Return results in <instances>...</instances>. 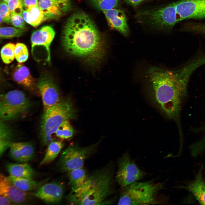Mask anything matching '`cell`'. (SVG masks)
<instances>
[{"label":"cell","mask_w":205,"mask_h":205,"mask_svg":"<svg viewBox=\"0 0 205 205\" xmlns=\"http://www.w3.org/2000/svg\"><path fill=\"white\" fill-rule=\"evenodd\" d=\"M203 65L195 57L180 68L169 70L156 67L147 71L153 99L168 118L178 121L182 100L187 92L189 78L194 71Z\"/></svg>","instance_id":"cell-1"},{"label":"cell","mask_w":205,"mask_h":205,"mask_svg":"<svg viewBox=\"0 0 205 205\" xmlns=\"http://www.w3.org/2000/svg\"><path fill=\"white\" fill-rule=\"evenodd\" d=\"M63 46L67 52L80 57L93 58L101 55L103 43L95 24L82 12L71 16L62 32Z\"/></svg>","instance_id":"cell-2"},{"label":"cell","mask_w":205,"mask_h":205,"mask_svg":"<svg viewBox=\"0 0 205 205\" xmlns=\"http://www.w3.org/2000/svg\"><path fill=\"white\" fill-rule=\"evenodd\" d=\"M112 176L109 169L96 171L88 176L79 188L71 191L67 196L68 204L73 205L102 204L113 191Z\"/></svg>","instance_id":"cell-3"},{"label":"cell","mask_w":205,"mask_h":205,"mask_svg":"<svg viewBox=\"0 0 205 205\" xmlns=\"http://www.w3.org/2000/svg\"><path fill=\"white\" fill-rule=\"evenodd\" d=\"M76 117L75 110L69 99L61 100L56 105L44 111L40 132L43 144L48 145L53 141V135L62 123Z\"/></svg>","instance_id":"cell-4"},{"label":"cell","mask_w":205,"mask_h":205,"mask_svg":"<svg viewBox=\"0 0 205 205\" xmlns=\"http://www.w3.org/2000/svg\"><path fill=\"white\" fill-rule=\"evenodd\" d=\"M136 17L141 25L158 31H171L178 22L175 2L140 11Z\"/></svg>","instance_id":"cell-5"},{"label":"cell","mask_w":205,"mask_h":205,"mask_svg":"<svg viewBox=\"0 0 205 205\" xmlns=\"http://www.w3.org/2000/svg\"><path fill=\"white\" fill-rule=\"evenodd\" d=\"M163 186V183L152 181L135 182L122 188L118 204H155L158 194Z\"/></svg>","instance_id":"cell-6"},{"label":"cell","mask_w":205,"mask_h":205,"mask_svg":"<svg viewBox=\"0 0 205 205\" xmlns=\"http://www.w3.org/2000/svg\"><path fill=\"white\" fill-rule=\"evenodd\" d=\"M31 103L22 92L10 91L1 95L0 117L3 121L14 119L29 109Z\"/></svg>","instance_id":"cell-7"},{"label":"cell","mask_w":205,"mask_h":205,"mask_svg":"<svg viewBox=\"0 0 205 205\" xmlns=\"http://www.w3.org/2000/svg\"><path fill=\"white\" fill-rule=\"evenodd\" d=\"M55 34L53 28L48 25L44 26L32 33L31 38V52L36 61L50 62V47Z\"/></svg>","instance_id":"cell-8"},{"label":"cell","mask_w":205,"mask_h":205,"mask_svg":"<svg viewBox=\"0 0 205 205\" xmlns=\"http://www.w3.org/2000/svg\"><path fill=\"white\" fill-rule=\"evenodd\" d=\"M91 149V147H81L76 145L69 146L61 154L58 162L60 170L68 172L83 167Z\"/></svg>","instance_id":"cell-9"},{"label":"cell","mask_w":205,"mask_h":205,"mask_svg":"<svg viewBox=\"0 0 205 205\" xmlns=\"http://www.w3.org/2000/svg\"><path fill=\"white\" fill-rule=\"evenodd\" d=\"M115 177L118 184L122 188L143 178L145 173L137 166L128 153L119 158Z\"/></svg>","instance_id":"cell-10"},{"label":"cell","mask_w":205,"mask_h":205,"mask_svg":"<svg viewBox=\"0 0 205 205\" xmlns=\"http://www.w3.org/2000/svg\"><path fill=\"white\" fill-rule=\"evenodd\" d=\"M175 2L178 22L185 20L205 19V0H181Z\"/></svg>","instance_id":"cell-11"},{"label":"cell","mask_w":205,"mask_h":205,"mask_svg":"<svg viewBox=\"0 0 205 205\" xmlns=\"http://www.w3.org/2000/svg\"><path fill=\"white\" fill-rule=\"evenodd\" d=\"M37 86L42 99L44 111L59 103L61 101L58 89L50 77L44 75L37 81Z\"/></svg>","instance_id":"cell-12"},{"label":"cell","mask_w":205,"mask_h":205,"mask_svg":"<svg viewBox=\"0 0 205 205\" xmlns=\"http://www.w3.org/2000/svg\"><path fill=\"white\" fill-rule=\"evenodd\" d=\"M64 192V187L62 183L51 182L40 185L31 194L46 204H54L61 202Z\"/></svg>","instance_id":"cell-13"},{"label":"cell","mask_w":205,"mask_h":205,"mask_svg":"<svg viewBox=\"0 0 205 205\" xmlns=\"http://www.w3.org/2000/svg\"><path fill=\"white\" fill-rule=\"evenodd\" d=\"M0 195L7 197L15 204L25 203L28 198L26 192L17 188L2 174L0 175Z\"/></svg>","instance_id":"cell-14"},{"label":"cell","mask_w":205,"mask_h":205,"mask_svg":"<svg viewBox=\"0 0 205 205\" xmlns=\"http://www.w3.org/2000/svg\"><path fill=\"white\" fill-rule=\"evenodd\" d=\"M9 148L10 157L18 162L29 161L35 155L34 146L30 142H13Z\"/></svg>","instance_id":"cell-15"},{"label":"cell","mask_w":205,"mask_h":205,"mask_svg":"<svg viewBox=\"0 0 205 205\" xmlns=\"http://www.w3.org/2000/svg\"><path fill=\"white\" fill-rule=\"evenodd\" d=\"M110 26L127 36L129 30L125 14L123 11L112 9L103 12Z\"/></svg>","instance_id":"cell-16"},{"label":"cell","mask_w":205,"mask_h":205,"mask_svg":"<svg viewBox=\"0 0 205 205\" xmlns=\"http://www.w3.org/2000/svg\"><path fill=\"white\" fill-rule=\"evenodd\" d=\"M38 6L46 20L60 16L70 9L71 5L56 0H40L38 1Z\"/></svg>","instance_id":"cell-17"},{"label":"cell","mask_w":205,"mask_h":205,"mask_svg":"<svg viewBox=\"0 0 205 205\" xmlns=\"http://www.w3.org/2000/svg\"><path fill=\"white\" fill-rule=\"evenodd\" d=\"M14 80L18 84L28 89H33L35 86L34 79L30 74L28 69L19 63L13 73Z\"/></svg>","instance_id":"cell-18"},{"label":"cell","mask_w":205,"mask_h":205,"mask_svg":"<svg viewBox=\"0 0 205 205\" xmlns=\"http://www.w3.org/2000/svg\"><path fill=\"white\" fill-rule=\"evenodd\" d=\"M202 167L195 179L187 186L200 204L205 205V182L202 175Z\"/></svg>","instance_id":"cell-19"},{"label":"cell","mask_w":205,"mask_h":205,"mask_svg":"<svg viewBox=\"0 0 205 205\" xmlns=\"http://www.w3.org/2000/svg\"><path fill=\"white\" fill-rule=\"evenodd\" d=\"M6 167L10 175L15 177L32 179L34 175L33 169L27 163H9Z\"/></svg>","instance_id":"cell-20"},{"label":"cell","mask_w":205,"mask_h":205,"mask_svg":"<svg viewBox=\"0 0 205 205\" xmlns=\"http://www.w3.org/2000/svg\"><path fill=\"white\" fill-rule=\"evenodd\" d=\"M1 120L0 122V155L1 157L13 142V134L11 128Z\"/></svg>","instance_id":"cell-21"},{"label":"cell","mask_w":205,"mask_h":205,"mask_svg":"<svg viewBox=\"0 0 205 205\" xmlns=\"http://www.w3.org/2000/svg\"><path fill=\"white\" fill-rule=\"evenodd\" d=\"M67 173L71 191L75 190L80 187L89 176L83 167L75 169Z\"/></svg>","instance_id":"cell-22"},{"label":"cell","mask_w":205,"mask_h":205,"mask_svg":"<svg viewBox=\"0 0 205 205\" xmlns=\"http://www.w3.org/2000/svg\"><path fill=\"white\" fill-rule=\"evenodd\" d=\"M7 177L14 185L25 192L35 190L41 185L40 183L32 179L16 177L11 175Z\"/></svg>","instance_id":"cell-23"},{"label":"cell","mask_w":205,"mask_h":205,"mask_svg":"<svg viewBox=\"0 0 205 205\" xmlns=\"http://www.w3.org/2000/svg\"><path fill=\"white\" fill-rule=\"evenodd\" d=\"M63 146L61 141H53L48 145L45 154L40 163V166L48 163L53 161L60 152Z\"/></svg>","instance_id":"cell-24"},{"label":"cell","mask_w":205,"mask_h":205,"mask_svg":"<svg viewBox=\"0 0 205 205\" xmlns=\"http://www.w3.org/2000/svg\"><path fill=\"white\" fill-rule=\"evenodd\" d=\"M27 11L26 22L36 27L46 20L42 11L38 6H32L26 9Z\"/></svg>","instance_id":"cell-25"},{"label":"cell","mask_w":205,"mask_h":205,"mask_svg":"<svg viewBox=\"0 0 205 205\" xmlns=\"http://www.w3.org/2000/svg\"><path fill=\"white\" fill-rule=\"evenodd\" d=\"M181 31L205 35V23L188 22L183 24Z\"/></svg>","instance_id":"cell-26"},{"label":"cell","mask_w":205,"mask_h":205,"mask_svg":"<svg viewBox=\"0 0 205 205\" xmlns=\"http://www.w3.org/2000/svg\"><path fill=\"white\" fill-rule=\"evenodd\" d=\"M15 45L9 43L5 45L2 48L1 54L3 62L6 64L11 63L15 57Z\"/></svg>","instance_id":"cell-27"},{"label":"cell","mask_w":205,"mask_h":205,"mask_svg":"<svg viewBox=\"0 0 205 205\" xmlns=\"http://www.w3.org/2000/svg\"><path fill=\"white\" fill-rule=\"evenodd\" d=\"M74 129L71 125L69 120L63 122L56 130V136L62 139H67L73 135Z\"/></svg>","instance_id":"cell-28"},{"label":"cell","mask_w":205,"mask_h":205,"mask_svg":"<svg viewBox=\"0 0 205 205\" xmlns=\"http://www.w3.org/2000/svg\"><path fill=\"white\" fill-rule=\"evenodd\" d=\"M24 31L12 27H1L0 36L1 38H11L18 37L23 35Z\"/></svg>","instance_id":"cell-29"},{"label":"cell","mask_w":205,"mask_h":205,"mask_svg":"<svg viewBox=\"0 0 205 205\" xmlns=\"http://www.w3.org/2000/svg\"><path fill=\"white\" fill-rule=\"evenodd\" d=\"M15 59L19 63L26 62L28 57V52L26 46L22 43H17L15 46Z\"/></svg>","instance_id":"cell-30"},{"label":"cell","mask_w":205,"mask_h":205,"mask_svg":"<svg viewBox=\"0 0 205 205\" xmlns=\"http://www.w3.org/2000/svg\"><path fill=\"white\" fill-rule=\"evenodd\" d=\"M94 5L103 12L114 8L118 5L119 0H90Z\"/></svg>","instance_id":"cell-31"},{"label":"cell","mask_w":205,"mask_h":205,"mask_svg":"<svg viewBox=\"0 0 205 205\" xmlns=\"http://www.w3.org/2000/svg\"><path fill=\"white\" fill-rule=\"evenodd\" d=\"M7 3L12 14L22 15L23 6L20 0H10Z\"/></svg>","instance_id":"cell-32"},{"label":"cell","mask_w":205,"mask_h":205,"mask_svg":"<svg viewBox=\"0 0 205 205\" xmlns=\"http://www.w3.org/2000/svg\"><path fill=\"white\" fill-rule=\"evenodd\" d=\"M11 14L7 3L4 1H1L0 5V15L3 21L7 23L11 22Z\"/></svg>","instance_id":"cell-33"},{"label":"cell","mask_w":205,"mask_h":205,"mask_svg":"<svg viewBox=\"0 0 205 205\" xmlns=\"http://www.w3.org/2000/svg\"><path fill=\"white\" fill-rule=\"evenodd\" d=\"M205 147V135L200 141L193 144L190 148L192 155L196 156L201 152Z\"/></svg>","instance_id":"cell-34"},{"label":"cell","mask_w":205,"mask_h":205,"mask_svg":"<svg viewBox=\"0 0 205 205\" xmlns=\"http://www.w3.org/2000/svg\"><path fill=\"white\" fill-rule=\"evenodd\" d=\"M22 15L11 14V22L15 27L21 29L25 28V23Z\"/></svg>","instance_id":"cell-35"},{"label":"cell","mask_w":205,"mask_h":205,"mask_svg":"<svg viewBox=\"0 0 205 205\" xmlns=\"http://www.w3.org/2000/svg\"><path fill=\"white\" fill-rule=\"evenodd\" d=\"M23 7L26 9L28 7L32 6H38V1L37 0H20Z\"/></svg>","instance_id":"cell-36"},{"label":"cell","mask_w":205,"mask_h":205,"mask_svg":"<svg viewBox=\"0 0 205 205\" xmlns=\"http://www.w3.org/2000/svg\"><path fill=\"white\" fill-rule=\"evenodd\" d=\"M13 204L8 197L0 195V205H11Z\"/></svg>","instance_id":"cell-37"},{"label":"cell","mask_w":205,"mask_h":205,"mask_svg":"<svg viewBox=\"0 0 205 205\" xmlns=\"http://www.w3.org/2000/svg\"><path fill=\"white\" fill-rule=\"evenodd\" d=\"M128 4L133 6L136 7L140 5L145 0H124Z\"/></svg>","instance_id":"cell-38"},{"label":"cell","mask_w":205,"mask_h":205,"mask_svg":"<svg viewBox=\"0 0 205 205\" xmlns=\"http://www.w3.org/2000/svg\"><path fill=\"white\" fill-rule=\"evenodd\" d=\"M60 2L65 3L66 4H71L70 0H56Z\"/></svg>","instance_id":"cell-39"},{"label":"cell","mask_w":205,"mask_h":205,"mask_svg":"<svg viewBox=\"0 0 205 205\" xmlns=\"http://www.w3.org/2000/svg\"><path fill=\"white\" fill-rule=\"evenodd\" d=\"M9 0H3V1L7 3Z\"/></svg>","instance_id":"cell-40"},{"label":"cell","mask_w":205,"mask_h":205,"mask_svg":"<svg viewBox=\"0 0 205 205\" xmlns=\"http://www.w3.org/2000/svg\"></svg>","instance_id":"cell-41"}]
</instances>
